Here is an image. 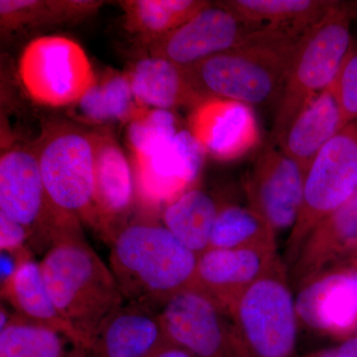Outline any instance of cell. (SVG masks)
<instances>
[{
  "mask_svg": "<svg viewBox=\"0 0 357 357\" xmlns=\"http://www.w3.org/2000/svg\"><path fill=\"white\" fill-rule=\"evenodd\" d=\"M171 110L142 109L129 121L128 141L134 159L146 158L168 144L178 132Z\"/></svg>",
  "mask_w": 357,
  "mask_h": 357,
  "instance_id": "30",
  "label": "cell"
},
{
  "mask_svg": "<svg viewBox=\"0 0 357 357\" xmlns=\"http://www.w3.org/2000/svg\"><path fill=\"white\" fill-rule=\"evenodd\" d=\"M258 28L220 4H210L180 27L149 42L150 55L185 69L236 46Z\"/></svg>",
  "mask_w": 357,
  "mask_h": 357,
  "instance_id": "12",
  "label": "cell"
},
{
  "mask_svg": "<svg viewBox=\"0 0 357 357\" xmlns=\"http://www.w3.org/2000/svg\"><path fill=\"white\" fill-rule=\"evenodd\" d=\"M20 76L33 100L53 107L77 103L96 79L81 45L56 35L39 37L26 46Z\"/></svg>",
  "mask_w": 357,
  "mask_h": 357,
  "instance_id": "9",
  "label": "cell"
},
{
  "mask_svg": "<svg viewBox=\"0 0 357 357\" xmlns=\"http://www.w3.org/2000/svg\"><path fill=\"white\" fill-rule=\"evenodd\" d=\"M189 130L206 154L218 161H234L259 145L260 130L250 105L208 98L192 109Z\"/></svg>",
  "mask_w": 357,
  "mask_h": 357,
  "instance_id": "15",
  "label": "cell"
},
{
  "mask_svg": "<svg viewBox=\"0 0 357 357\" xmlns=\"http://www.w3.org/2000/svg\"><path fill=\"white\" fill-rule=\"evenodd\" d=\"M229 316L243 357L292 356L299 319L281 257L237 298Z\"/></svg>",
  "mask_w": 357,
  "mask_h": 357,
  "instance_id": "5",
  "label": "cell"
},
{
  "mask_svg": "<svg viewBox=\"0 0 357 357\" xmlns=\"http://www.w3.org/2000/svg\"><path fill=\"white\" fill-rule=\"evenodd\" d=\"M37 156L52 206L74 220L91 215L95 208L93 138L75 129H61L44 140Z\"/></svg>",
  "mask_w": 357,
  "mask_h": 357,
  "instance_id": "8",
  "label": "cell"
},
{
  "mask_svg": "<svg viewBox=\"0 0 357 357\" xmlns=\"http://www.w3.org/2000/svg\"><path fill=\"white\" fill-rule=\"evenodd\" d=\"M303 33L258 28L236 46L185 68V77L203 98H225L250 107L278 103Z\"/></svg>",
  "mask_w": 357,
  "mask_h": 357,
  "instance_id": "1",
  "label": "cell"
},
{
  "mask_svg": "<svg viewBox=\"0 0 357 357\" xmlns=\"http://www.w3.org/2000/svg\"><path fill=\"white\" fill-rule=\"evenodd\" d=\"M31 236L26 227L0 213V249L1 250H26L25 245L30 243Z\"/></svg>",
  "mask_w": 357,
  "mask_h": 357,
  "instance_id": "32",
  "label": "cell"
},
{
  "mask_svg": "<svg viewBox=\"0 0 357 357\" xmlns=\"http://www.w3.org/2000/svg\"><path fill=\"white\" fill-rule=\"evenodd\" d=\"M96 149L93 206L102 220L128 213L136 192L135 175L128 157L114 140L93 138Z\"/></svg>",
  "mask_w": 357,
  "mask_h": 357,
  "instance_id": "21",
  "label": "cell"
},
{
  "mask_svg": "<svg viewBox=\"0 0 357 357\" xmlns=\"http://www.w3.org/2000/svg\"><path fill=\"white\" fill-rule=\"evenodd\" d=\"M335 2L332 0H229L218 4L249 25L287 28L303 33L321 20Z\"/></svg>",
  "mask_w": 357,
  "mask_h": 357,
  "instance_id": "23",
  "label": "cell"
},
{
  "mask_svg": "<svg viewBox=\"0 0 357 357\" xmlns=\"http://www.w3.org/2000/svg\"><path fill=\"white\" fill-rule=\"evenodd\" d=\"M279 257L277 249H208L199 256L194 286L229 314L237 298Z\"/></svg>",
  "mask_w": 357,
  "mask_h": 357,
  "instance_id": "16",
  "label": "cell"
},
{
  "mask_svg": "<svg viewBox=\"0 0 357 357\" xmlns=\"http://www.w3.org/2000/svg\"><path fill=\"white\" fill-rule=\"evenodd\" d=\"M167 340L159 312L126 303L103 321L82 357H150Z\"/></svg>",
  "mask_w": 357,
  "mask_h": 357,
  "instance_id": "18",
  "label": "cell"
},
{
  "mask_svg": "<svg viewBox=\"0 0 357 357\" xmlns=\"http://www.w3.org/2000/svg\"><path fill=\"white\" fill-rule=\"evenodd\" d=\"M357 251V192L314 227L290 274L298 289Z\"/></svg>",
  "mask_w": 357,
  "mask_h": 357,
  "instance_id": "17",
  "label": "cell"
},
{
  "mask_svg": "<svg viewBox=\"0 0 357 357\" xmlns=\"http://www.w3.org/2000/svg\"><path fill=\"white\" fill-rule=\"evenodd\" d=\"M128 77L134 98L142 107L194 109L206 100L192 88L185 70L166 59L153 56L142 59L133 66Z\"/></svg>",
  "mask_w": 357,
  "mask_h": 357,
  "instance_id": "20",
  "label": "cell"
},
{
  "mask_svg": "<svg viewBox=\"0 0 357 357\" xmlns=\"http://www.w3.org/2000/svg\"><path fill=\"white\" fill-rule=\"evenodd\" d=\"M352 2L335 1L332 8L303 33L294 56L270 141L279 146L291 124L312 98L333 84L352 43Z\"/></svg>",
  "mask_w": 357,
  "mask_h": 357,
  "instance_id": "4",
  "label": "cell"
},
{
  "mask_svg": "<svg viewBox=\"0 0 357 357\" xmlns=\"http://www.w3.org/2000/svg\"><path fill=\"white\" fill-rule=\"evenodd\" d=\"M0 213L28 229L33 245L50 249L67 237L82 236L77 220L52 206L37 153L14 148L0 159Z\"/></svg>",
  "mask_w": 357,
  "mask_h": 357,
  "instance_id": "7",
  "label": "cell"
},
{
  "mask_svg": "<svg viewBox=\"0 0 357 357\" xmlns=\"http://www.w3.org/2000/svg\"><path fill=\"white\" fill-rule=\"evenodd\" d=\"M76 105L84 119L95 123L130 121L142 109H138L128 75L119 72L96 77Z\"/></svg>",
  "mask_w": 357,
  "mask_h": 357,
  "instance_id": "28",
  "label": "cell"
},
{
  "mask_svg": "<svg viewBox=\"0 0 357 357\" xmlns=\"http://www.w3.org/2000/svg\"><path fill=\"white\" fill-rule=\"evenodd\" d=\"M276 248V231L261 215L249 208H220L208 249Z\"/></svg>",
  "mask_w": 357,
  "mask_h": 357,
  "instance_id": "27",
  "label": "cell"
},
{
  "mask_svg": "<svg viewBox=\"0 0 357 357\" xmlns=\"http://www.w3.org/2000/svg\"><path fill=\"white\" fill-rule=\"evenodd\" d=\"M333 86L345 128L357 119L356 40H352L351 48L340 65Z\"/></svg>",
  "mask_w": 357,
  "mask_h": 357,
  "instance_id": "31",
  "label": "cell"
},
{
  "mask_svg": "<svg viewBox=\"0 0 357 357\" xmlns=\"http://www.w3.org/2000/svg\"><path fill=\"white\" fill-rule=\"evenodd\" d=\"M1 291L2 296L18 316L54 328L79 347H84L81 338L63 319L54 304L45 284L41 265L31 256L22 260L17 271Z\"/></svg>",
  "mask_w": 357,
  "mask_h": 357,
  "instance_id": "22",
  "label": "cell"
},
{
  "mask_svg": "<svg viewBox=\"0 0 357 357\" xmlns=\"http://www.w3.org/2000/svg\"><path fill=\"white\" fill-rule=\"evenodd\" d=\"M352 7H354V20H357V1L352 2Z\"/></svg>",
  "mask_w": 357,
  "mask_h": 357,
  "instance_id": "35",
  "label": "cell"
},
{
  "mask_svg": "<svg viewBox=\"0 0 357 357\" xmlns=\"http://www.w3.org/2000/svg\"><path fill=\"white\" fill-rule=\"evenodd\" d=\"M169 342L194 357H243L231 319L196 286L174 296L159 312Z\"/></svg>",
  "mask_w": 357,
  "mask_h": 357,
  "instance_id": "10",
  "label": "cell"
},
{
  "mask_svg": "<svg viewBox=\"0 0 357 357\" xmlns=\"http://www.w3.org/2000/svg\"><path fill=\"white\" fill-rule=\"evenodd\" d=\"M109 268L126 303L159 312L194 286L199 255L164 225L135 223L110 243Z\"/></svg>",
  "mask_w": 357,
  "mask_h": 357,
  "instance_id": "2",
  "label": "cell"
},
{
  "mask_svg": "<svg viewBox=\"0 0 357 357\" xmlns=\"http://www.w3.org/2000/svg\"><path fill=\"white\" fill-rule=\"evenodd\" d=\"M296 311L311 330L351 337L357 328V297L352 265L337 264L300 288Z\"/></svg>",
  "mask_w": 357,
  "mask_h": 357,
  "instance_id": "14",
  "label": "cell"
},
{
  "mask_svg": "<svg viewBox=\"0 0 357 357\" xmlns=\"http://www.w3.org/2000/svg\"><path fill=\"white\" fill-rule=\"evenodd\" d=\"M100 4L95 1L1 0V28L6 31H13L20 28L75 20L93 13Z\"/></svg>",
  "mask_w": 357,
  "mask_h": 357,
  "instance_id": "29",
  "label": "cell"
},
{
  "mask_svg": "<svg viewBox=\"0 0 357 357\" xmlns=\"http://www.w3.org/2000/svg\"><path fill=\"white\" fill-rule=\"evenodd\" d=\"M337 357H357V335L347 338L337 347Z\"/></svg>",
  "mask_w": 357,
  "mask_h": 357,
  "instance_id": "34",
  "label": "cell"
},
{
  "mask_svg": "<svg viewBox=\"0 0 357 357\" xmlns=\"http://www.w3.org/2000/svg\"><path fill=\"white\" fill-rule=\"evenodd\" d=\"M40 265L54 304L86 349L103 321L126 304L112 270L83 236L54 244Z\"/></svg>",
  "mask_w": 357,
  "mask_h": 357,
  "instance_id": "3",
  "label": "cell"
},
{
  "mask_svg": "<svg viewBox=\"0 0 357 357\" xmlns=\"http://www.w3.org/2000/svg\"><path fill=\"white\" fill-rule=\"evenodd\" d=\"M206 155L191 131H178L151 156L134 159L136 192L149 206H166L194 188Z\"/></svg>",
  "mask_w": 357,
  "mask_h": 357,
  "instance_id": "13",
  "label": "cell"
},
{
  "mask_svg": "<svg viewBox=\"0 0 357 357\" xmlns=\"http://www.w3.org/2000/svg\"><path fill=\"white\" fill-rule=\"evenodd\" d=\"M218 211L215 199L192 188L164 208L163 225L185 248L199 256L210 246Z\"/></svg>",
  "mask_w": 357,
  "mask_h": 357,
  "instance_id": "24",
  "label": "cell"
},
{
  "mask_svg": "<svg viewBox=\"0 0 357 357\" xmlns=\"http://www.w3.org/2000/svg\"><path fill=\"white\" fill-rule=\"evenodd\" d=\"M347 259H357V251L354 255H351V257L347 258Z\"/></svg>",
  "mask_w": 357,
  "mask_h": 357,
  "instance_id": "36",
  "label": "cell"
},
{
  "mask_svg": "<svg viewBox=\"0 0 357 357\" xmlns=\"http://www.w3.org/2000/svg\"><path fill=\"white\" fill-rule=\"evenodd\" d=\"M82 349L58 331L15 312L0 330V357H82Z\"/></svg>",
  "mask_w": 357,
  "mask_h": 357,
  "instance_id": "25",
  "label": "cell"
},
{
  "mask_svg": "<svg viewBox=\"0 0 357 357\" xmlns=\"http://www.w3.org/2000/svg\"><path fill=\"white\" fill-rule=\"evenodd\" d=\"M357 335V328H356V335Z\"/></svg>",
  "mask_w": 357,
  "mask_h": 357,
  "instance_id": "37",
  "label": "cell"
},
{
  "mask_svg": "<svg viewBox=\"0 0 357 357\" xmlns=\"http://www.w3.org/2000/svg\"><path fill=\"white\" fill-rule=\"evenodd\" d=\"M305 177L302 167L269 140L244 180L249 206L275 231L293 229L302 208Z\"/></svg>",
  "mask_w": 357,
  "mask_h": 357,
  "instance_id": "11",
  "label": "cell"
},
{
  "mask_svg": "<svg viewBox=\"0 0 357 357\" xmlns=\"http://www.w3.org/2000/svg\"><path fill=\"white\" fill-rule=\"evenodd\" d=\"M356 192L357 126L351 123L319 152L307 169L302 208L287 241L288 265L293 266L314 227Z\"/></svg>",
  "mask_w": 357,
  "mask_h": 357,
  "instance_id": "6",
  "label": "cell"
},
{
  "mask_svg": "<svg viewBox=\"0 0 357 357\" xmlns=\"http://www.w3.org/2000/svg\"><path fill=\"white\" fill-rule=\"evenodd\" d=\"M344 128L332 84L298 114L278 147L307 173L314 157Z\"/></svg>",
  "mask_w": 357,
  "mask_h": 357,
  "instance_id": "19",
  "label": "cell"
},
{
  "mask_svg": "<svg viewBox=\"0 0 357 357\" xmlns=\"http://www.w3.org/2000/svg\"><path fill=\"white\" fill-rule=\"evenodd\" d=\"M150 357H194L192 356L189 352L185 349H181L178 345L174 344L173 342H164L161 347L157 349Z\"/></svg>",
  "mask_w": 357,
  "mask_h": 357,
  "instance_id": "33",
  "label": "cell"
},
{
  "mask_svg": "<svg viewBox=\"0 0 357 357\" xmlns=\"http://www.w3.org/2000/svg\"><path fill=\"white\" fill-rule=\"evenodd\" d=\"M210 2L202 0H129L122 2L126 26L147 43L180 27Z\"/></svg>",
  "mask_w": 357,
  "mask_h": 357,
  "instance_id": "26",
  "label": "cell"
}]
</instances>
